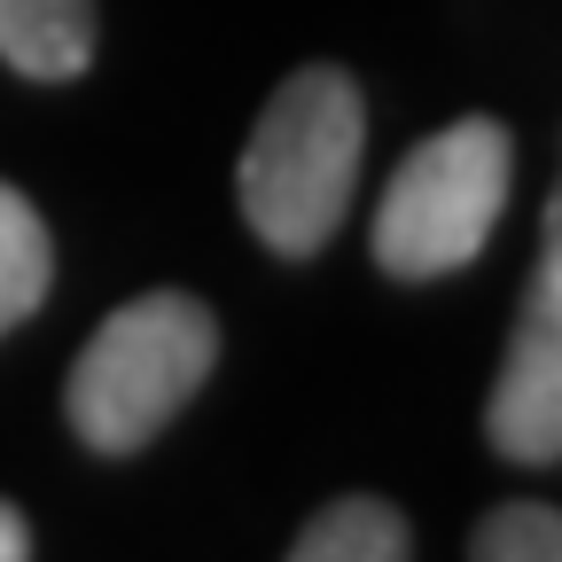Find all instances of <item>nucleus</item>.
<instances>
[{"instance_id":"f257e3e1","label":"nucleus","mask_w":562,"mask_h":562,"mask_svg":"<svg viewBox=\"0 0 562 562\" xmlns=\"http://www.w3.org/2000/svg\"><path fill=\"white\" fill-rule=\"evenodd\" d=\"M360 149H368V102L351 87V70L336 63H305L290 70L235 165V195L243 220L273 258H313L328 250V235L351 211V180H360Z\"/></svg>"},{"instance_id":"f03ea898","label":"nucleus","mask_w":562,"mask_h":562,"mask_svg":"<svg viewBox=\"0 0 562 562\" xmlns=\"http://www.w3.org/2000/svg\"><path fill=\"white\" fill-rule=\"evenodd\" d=\"M211 368H220L211 305L188 290H149L87 336V351L70 360V383H63V414L87 453L125 461L140 446H157L188 414V398L211 383Z\"/></svg>"},{"instance_id":"7ed1b4c3","label":"nucleus","mask_w":562,"mask_h":562,"mask_svg":"<svg viewBox=\"0 0 562 562\" xmlns=\"http://www.w3.org/2000/svg\"><path fill=\"white\" fill-rule=\"evenodd\" d=\"M516 188V140L501 117H453L414 140L375 203V266L391 281H446L484 258Z\"/></svg>"},{"instance_id":"20e7f679","label":"nucleus","mask_w":562,"mask_h":562,"mask_svg":"<svg viewBox=\"0 0 562 562\" xmlns=\"http://www.w3.org/2000/svg\"><path fill=\"white\" fill-rule=\"evenodd\" d=\"M484 446L524 469H547L562 453V195H547L539 273L524 290L501 375L484 391Z\"/></svg>"},{"instance_id":"39448f33","label":"nucleus","mask_w":562,"mask_h":562,"mask_svg":"<svg viewBox=\"0 0 562 562\" xmlns=\"http://www.w3.org/2000/svg\"><path fill=\"white\" fill-rule=\"evenodd\" d=\"M102 9L94 0H0V63L32 87H70L94 70Z\"/></svg>"},{"instance_id":"423d86ee","label":"nucleus","mask_w":562,"mask_h":562,"mask_svg":"<svg viewBox=\"0 0 562 562\" xmlns=\"http://www.w3.org/2000/svg\"><path fill=\"white\" fill-rule=\"evenodd\" d=\"M406 554H414V524L375 492H344L290 539V562H406Z\"/></svg>"},{"instance_id":"0eeeda50","label":"nucleus","mask_w":562,"mask_h":562,"mask_svg":"<svg viewBox=\"0 0 562 562\" xmlns=\"http://www.w3.org/2000/svg\"><path fill=\"white\" fill-rule=\"evenodd\" d=\"M47 281H55L47 220L32 211V195H16L9 180H0V336H16L47 305Z\"/></svg>"},{"instance_id":"6e6552de","label":"nucleus","mask_w":562,"mask_h":562,"mask_svg":"<svg viewBox=\"0 0 562 562\" xmlns=\"http://www.w3.org/2000/svg\"><path fill=\"white\" fill-rule=\"evenodd\" d=\"M476 562H554L562 554V516L547 501H501L476 531H469Z\"/></svg>"},{"instance_id":"1a4fd4ad","label":"nucleus","mask_w":562,"mask_h":562,"mask_svg":"<svg viewBox=\"0 0 562 562\" xmlns=\"http://www.w3.org/2000/svg\"><path fill=\"white\" fill-rule=\"evenodd\" d=\"M24 554H32V524L0 501V562H24Z\"/></svg>"}]
</instances>
